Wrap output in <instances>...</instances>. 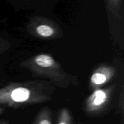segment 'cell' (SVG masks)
Segmentation results:
<instances>
[{
    "label": "cell",
    "instance_id": "6da1fadb",
    "mask_svg": "<svg viewBox=\"0 0 124 124\" xmlns=\"http://www.w3.org/2000/svg\"><path fill=\"white\" fill-rule=\"evenodd\" d=\"M54 88L48 82L30 81L15 82L0 89V104L19 107L50 100Z\"/></svg>",
    "mask_w": 124,
    "mask_h": 124
},
{
    "label": "cell",
    "instance_id": "52a82bcc",
    "mask_svg": "<svg viewBox=\"0 0 124 124\" xmlns=\"http://www.w3.org/2000/svg\"><path fill=\"white\" fill-rule=\"evenodd\" d=\"M33 124H52V111L49 108L45 107L40 111Z\"/></svg>",
    "mask_w": 124,
    "mask_h": 124
},
{
    "label": "cell",
    "instance_id": "3957f363",
    "mask_svg": "<svg viewBox=\"0 0 124 124\" xmlns=\"http://www.w3.org/2000/svg\"><path fill=\"white\" fill-rule=\"evenodd\" d=\"M27 29L33 36L42 39H54L62 35V29L57 23L42 16L30 18Z\"/></svg>",
    "mask_w": 124,
    "mask_h": 124
},
{
    "label": "cell",
    "instance_id": "277c9868",
    "mask_svg": "<svg viewBox=\"0 0 124 124\" xmlns=\"http://www.w3.org/2000/svg\"><path fill=\"white\" fill-rule=\"evenodd\" d=\"M115 86L94 90L85 102L84 111L89 114L100 113L110 103Z\"/></svg>",
    "mask_w": 124,
    "mask_h": 124
},
{
    "label": "cell",
    "instance_id": "ba28073f",
    "mask_svg": "<svg viewBox=\"0 0 124 124\" xmlns=\"http://www.w3.org/2000/svg\"><path fill=\"white\" fill-rule=\"evenodd\" d=\"M71 116L67 108H62L60 111L57 124H71Z\"/></svg>",
    "mask_w": 124,
    "mask_h": 124
},
{
    "label": "cell",
    "instance_id": "8992f818",
    "mask_svg": "<svg viewBox=\"0 0 124 124\" xmlns=\"http://www.w3.org/2000/svg\"><path fill=\"white\" fill-rule=\"evenodd\" d=\"M108 12L116 19L123 18L124 0H104Z\"/></svg>",
    "mask_w": 124,
    "mask_h": 124
},
{
    "label": "cell",
    "instance_id": "5b68a950",
    "mask_svg": "<svg viewBox=\"0 0 124 124\" xmlns=\"http://www.w3.org/2000/svg\"><path fill=\"white\" fill-rule=\"evenodd\" d=\"M116 69L107 65H100L94 70L90 79V87L93 90L101 88L116 74Z\"/></svg>",
    "mask_w": 124,
    "mask_h": 124
},
{
    "label": "cell",
    "instance_id": "9c48e42d",
    "mask_svg": "<svg viewBox=\"0 0 124 124\" xmlns=\"http://www.w3.org/2000/svg\"><path fill=\"white\" fill-rule=\"evenodd\" d=\"M4 110L3 108H0V115H1V114L2 113V112H3Z\"/></svg>",
    "mask_w": 124,
    "mask_h": 124
},
{
    "label": "cell",
    "instance_id": "7a4b0ae2",
    "mask_svg": "<svg viewBox=\"0 0 124 124\" xmlns=\"http://www.w3.org/2000/svg\"><path fill=\"white\" fill-rule=\"evenodd\" d=\"M21 65L37 76L49 79L60 87H67L70 84L76 85L78 84L76 76L67 73L50 54H36L22 62Z\"/></svg>",
    "mask_w": 124,
    "mask_h": 124
},
{
    "label": "cell",
    "instance_id": "30bf717a",
    "mask_svg": "<svg viewBox=\"0 0 124 124\" xmlns=\"http://www.w3.org/2000/svg\"><path fill=\"white\" fill-rule=\"evenodd\" d=\"M0 124H7V122H2V123H1Z\"/></svg>",
    "mask_w": 124,
    "mask_h": 124
}]
</instances>
